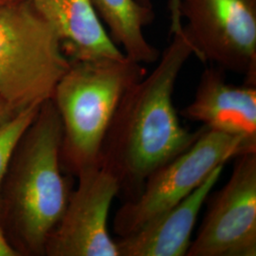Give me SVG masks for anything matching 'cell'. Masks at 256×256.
Listing matches in <instances>:
<instances>
[{
	"instance_id": "7a4b0ae2",
	"label": "cell",
	"mask_w": 256,
	"mask_h": 256,
	"mask_svg": "<svg viewBox=\"0 0 256 256\" xmlns=\"http://www.w3.org/2000/svg\"><path fill=\"white\" fill-rule=\"evenodd\" d=\"M63 128L52 99L21 138L0 190V224L20 256H45L72 190L63 176Z\"/></svg>"
},
{
	"instance_id": "8fae6325",
	"label": "cell",
	"mask_w": 256,
	"mask_h": 256,
	"mask_svg": "<svg viewBox=\"0 0 256 256\" xmlns=\"http://www.w3.org/2000/svg\"><path fill=\"white\" fill-rule=\"evenodd\" d=\"M54 28L70 61L120 59L126 55L111 39L90 0H32Z\"/></svg>"
},
{
	"instance_id": "4fadbf2b",
	"label": "cell",
	"mask_w": 256,
	"mask_h": 256,
	"mask_svg": "<svg viewBox=\"0 0 256 256\" xmlns=\"http://www.w3.org/2000/svg\"><path fill=\"white\" fill-rule=\"evenodd\" d=\"M41 106H30L19 110L0 126V190L19 142L36 119Z\"/></svg>"
},
{
	"instance_id": "e0dca14e",
	"label": "cell",
	"mask_w": 256,
	"mask_h": 256,
	"mask_svg": "<svg viewBox=\"0 0 256 256\" xmlns=\"http://www.w3.org/2000/svg\"><path fill=\"white\" fill-rule=\"evenodd\" d=\"M14 1H18V0H0V7L4 6V5H7V4L12 3V2H14Z\"/></svg>"
},
{
	"instance_id": "3957f363",
	"label": "cell",
	"mask_w": 256,
	"mask_h": 256,
	"mask_svg": "<svg viewBox=\"0 0 256 256\" xmlns=\"http://www.w3.org/2000/svg\"><path fill=\"white\" fill-rule=\"evenodd\" d=\"M146 74L144 64L126 56L70 61L52 98L63 128V169L78 176L100 165L102 142L120 102Z\"/></svg>"
},
{
	"instance_id": "5b68a950",
	"label": "cell",
	"mask_w": 256,
	"mask_h": 256,
	"mask_svg": "<svg viewBox=\"0 0 256 256\" xmlns=\"http://www.w3.org/2000/svg\"><path fill=\"white\" fill-rule=\"evenodd\" d=\"M248 152L256 146L206 128L187 150L148 176L137 198L124 202L113 218L114 234L122 238L137 232L188 196L216 167Z\"/></svg>"
},
{
	"instance_id": "30bf717a",
	"label": "cell",
	"mask_w": 256,
	"mask_h": 256,
	"mask_svg": "<svg viewBox=\"0 0 256 256\" xmlns=\"http://www.w3.org/2000/svg\"><path fill=\"white\" fill-rule=\"evenodd\" d=\"M225 165L216 167L188 196L149 221L144 227L116 240L120 256H186L202 206L220 180Z\"/></svg>"
},
{
	"instance_id": "277c9868",
	"label": "cell",
	"mask_w": 256,
	"mask_h": 256,
	"mask_svg": "<svg viewBox=\"0 0 256 256\" xmlns=\"http://www.w3.org/2000/svg\"><path fill=\"white\" fill-rule=\"evenodd\" d=\"M70 66L54 28L32 0L0 7V95L12 110L52 99Z\"/></svg>"
},
{
	"instance_id": "2e32d148",
	"label": "cell",
	"mask_w": 256,
	"mask_h": 256,
	"mask_svg": "<svg viewBox=\"0 0 256 256\" xmlns=\"http://www.w3.org/2000/svg\"><path fill=\"white\" fill-rule=\"evenodd\" d=\"M16 113V111L12 110L9 104L0 95V126L9 120Z\"/></svg>"
},
{
	"instance_id": "6da1fadb",
	"label": "cell",
	"mask_w": 256,
	"mask_h": 256,
	"mask_svg": "<svg viewBox=\"0 0 256 256\" xmlns=\"http://www.w3.org/2000/svg\"><path fill=\"white\" fill-rule=\"evenodd\" d=\"M172 34L154 70L122 96L102 142L100 166L117 178L126 200L137 198L150 174L206 129L184 128L174 108L176 82L194 48L183 25Z\"/></svg>"
},
{
	"instance_id": "5bb4252c",
	"label": "cell",
	"mask_w": 256,
	"mask_h": 256,
	"mask_svg": "<svg viewBox=\"0 0 256 256\" xmlns=\"http://www.w3.org/2000/svg\"><path fill=\"white\" fill-rule=\"evenodd\" d=\"M138 3L142 5L148 7V8H154L153 3L151 0H137ZM170 12H171V28L170 32L171 34L178 30V28L182 27V20L180 18V12H178V0H171L170 1Z\"/></svg>"
},
{
	"instance_id": "9a60e30c",
	"label": "cell",
	"mask_w": 256,
	"mask_h": 256,
	"mask_svg": "<svg viewBox=\"0 0 256 256\" xmlns=\"http://www.w3.org/2000/svg\"><path fill=\"white\" fill-rule=\"evenodd\" d=\"M0 256H21L10 243L6 234L0 224Z\"/></svg>"
},
{
	"instance_id": "ba28073f",
	"label": "cell",
	"mask_w": 256,
	"mask_h": 256,
	"mask_svg": "<svg viewBox=\"0 0 256 256\" xmlns=\"http://www.w3.org/2000/svg\"><path fill=\"white\" fill-rule=\"evenodd\" d=\"M77 178L78 186L48 238L45 256H120L108 229L111 205L120 194L117 178L100 165Z\"/></svg>"
},
{
	"instance_id": "7c38bea8",
	"label": "cell",
	"mask_w": 256,
	"mask_h": 256,
	"mask_svg": "<svg viewBox=\"0 0 256 256\" xmlns=\"http://www.w3.org/2000/svg\"><path fill=\"white\" fill-rule=\"evenodd\" d=\"M102 23L117 46L129 59L140 64L156 63L160 54L147 41L144 28L155 18L153 8L137 0H90Z\"/></svg>"
},
{
	"instance_id": "52a82bcc",
	"label": "cell",
	"mask_w": 256,
	"mask_h": 256,
	"mask_svg": "<svg viewBox=\"0 0 256 256\" xmlns=\"http://www.w3.org/2000/svg\"><path fill=\"white\" fill-rule=\"evenodd\" d=\"M236 158L229 180L209 198L186 256H256V152Z\"/></svg>"
},
{
	"instance_id": "9c48e42d",
	"label": "cell",
	"mask_w": 256,
	"mask_h": 256,
	"mask_svg": "<svg viewBox=\"0 0 256 256\" xmlns=\"http://www.w3.org/2000/svg\"><path fill=\"white\" fill-rule=\"evenodd\" d=\"M180 115L256 146V86L230 84L218 66L204 70L194 100Z\"/></svg>"
},
{
	"instance_id": "8992f818",
	"label": "cell",
	"mask_w": 256,
	"mask_h": 256,
	"mask_svg": "<svg viewBox=\"0 0 256 256\" xmlns=\"http://www.w3.org/2000/svg\"><path fill=\"white\" fill-rule=\"evenodd\" d=\"M194 56L256 86V0H178Z\"/></svg>"
}]
</instances>
